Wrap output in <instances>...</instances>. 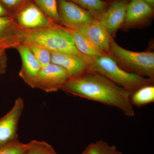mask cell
<instances>
[{"label": "cell", "instance_id": "obj_8", "mask_svg": "<svg viewBox=\"0 0 154 154\" xmlns=\"http://www.w3.org/2000/svg\"><path fill=\"white\" fill-rule=\"evenodd\" d=\"M57 5L60 23L63 27L79 28L95 19L87 10L67 0H57Z\"/></svg>", "mask_w": 154, "mask_h": 154}, {"label": "cell", "instance_id": "obj_3", "mask_svg": "<svg viewBox=\"0 0 154 154\" xmlns=\"http://www.w3.org/2000/svg\"><path fill=\"white\" fill-rule=\"evenodd\" d=\"M88 66L89 70L99 73L106 77L124 88L131 95L141 87L153 84L154 80L125 70L110 54H105L92 58Z\"/></svg>", "mask_w": 154, "mask_h": 154}, {"label": "cell", "instance_id": "obj_23", "mask_svg": "<svg viewBox=\"0 0 154 154\" xmlns=\"http://www.w3.org/2000/svg\"><path fill=\"white\" fill-rule=\"evenodd\" d=\"M28 0H0V2L9 11L10 10L17 11Z\"/></svg>", "mask_w": 154, "mask_h": 154}, {"label": "cell", "instance_id": "obj_18", "mask_svg": "<svg viewBox=\"0 0 154 154\" xmlns=\"http://www.w3.org/2000/svg\"><path fill=\"white\" fill-rule=\"evenodd\" d=\"M84 151L85 154H123L115 146L102 140L90 144Z\"/></svg>", "mask_w": 154, "mask_h": 154}, {"label": "cell", "instance_id": "obj_9", "mask_svg": "<svg viewBox=\"0 0 154 154\" xmlns=\"http://www.w3.org/2000/svg\"><path fill=\"white\" fill-rule=\"evenodd\" d=\"M73 29L84 34L102 52L109 54L112 38L100 20L95 19L85 25Z\"/></svg>", "mask_w": 154, "mask_h": 154}, {"label": "cell", "instance_id": "obj_27", "mask_svg": "<svg viewBox=\"0 0 154 154\" xmlns=\"http://www.w3.org/2000/svg\"><path fill=\"white\" fill-rule=\"evenodd\" d=\"M103 2H105L109 3L110 1V2H116V1H118V0H102Z\"/></svg>", "mask_w": 154, "mask_h": 154}, {"label": "cell", "instance_id": "obj_17", "mask_svg": "<svg viewBox=\"0 0 154 154\" xmlns=\"http://www.w3.org/2000/svg\"><path fill=\"white\" fill-rule=\"evenodd\" d=\"M45 15L56 24L60 23L58 13L57 0H32Z\"/></svg>", "mask_w": 154, "mask_h": 154}, {"label": "cell", "instance_id": "obj_14", "mask_svg": "<svg viewBox=\"0 0 154 154\" xmlns=\"http://www.w3.org/2000/svg\"><path fill=\"white\" fill-rule=\"evenodd\" d=\"M65 28L72 37L77 49L82 54L88 58L89 62L92 58L105 54L96 47L85 36L79 31L73 28Z\"/></svg>", "mask_w": 154, "mask_h": 154}, {"label": "cell", "instance_id": "obj_1", "mask_svg": "<svg viewBox=\"0 0 154 154\" xmlns=\"http://www.w3.org/2000/svg\"><path fill=\"white\" fill-rule=\"evenodd\" d=\"M61 90L116 107L129 117L134 116L129 92L96 72L88 70L79 76L69 78Z\"/></svg>", "mask_w": 154, "mask_h": 154}, {"label": "cell", "instance_id": "obj_24", "mask_svg": "<svg viewBox=\"0 0 154 154\" xmlns=\"http://www.w3.org/2000/svg\"><path fill=\"white\" fill-rule=\"evenodd\" d=\"M6 50L0 49V75L5 72L7 66V58Z\"/></svg>", "mask_w": 154, "mask_h": 154}, {"label": "cell", "instance_id": "obj_12", "mask_svg": "<svg viewBox=\"0 0 154 154\" xmlns=\"http://www.w3.org/2000/svg\"><path fill=\"white\" fill-rule=\"evenodd\" d=\"M15 48L18 51L22 61L19 76L28 86L33 88L41 67L28 46L20 45Z\"/></svg>", "mask_w": 154, "mask_h": 154}, {"label": "cell", "instance_id": "obj_15", "mask_svg": "<svg viewBox=\"0 0 154 154\" xmlns=\"http://www.w3.org/2000/svg\"><path fill=\"white\" fill-rule=\"evenodd\" d=\"M90 12L95 19L100 20L109 7L102 0H67Z\"/></svg>", "mask_w": 154, "mask_h": 154}, {"label": "cell", "instance_id": "obj_29", "mask_svg": "<svg viewBox=\"0 0 154 154\" xmlns=\"http://www.w3.org/2000/svg\"></svg>", "mask_w": 154, "mask_h": 154}, {"label": "cell", "instance_id": "obj_5", "mask_svg": "<svg viewBox=\"0 0 154 154\" xmlns=\"http://www.w3.org/2000/svg\"><path fill=\"white\" fill-rule=\"evenodd\" d=\"M12 17L18 26L25 29H39L57 24L45 15L32 0L27 1L15 11Z\"/></svg>", "mask_w": 154, "mask_h": 154}, {"label": "cell", "instance_id": "obj_2", "mask_svg": "<svg viewBox=\"0 0 154 154\" xmlns=\"http://www.w3.org/2000/svg\"><path fill=\"white\" fill-rule=\"evenodd\" d=\"M0 40V49L15 48L20 45H36L52 52L68 53L89 60L77 49L71 35L65 27L56 24L46 28L25 29L15 21Z\"/></svg>", "mask_w": 154, "mask_h": 154}, {"label": "cell", "instance_id": "obj_21", "mask_svg": "<svg viewBox=\"0 0 154 154\" xmlns=\"http://www.w3.org/2000/svg\"><path fill=\"white\" fill-rule=\"evenodd\" d=\"M29 146V143H23L16 141L0 148V154H25Z\"/></svg>", "mask_w": 154, "mask_h": 154}, {"label": "cell", "instance_id": "obj_20", "mask_svg": "<svg viewBox=\"0 0 154 154\" xmlns=\"http://www.w3.org/2000/svg\"><path fill=\"white\" fill-rule=\"evenodd\" d=\"M25 154H56L52 146L44 141L32 140Z\"/></svg>", "mask_w": 154, "mask_h": 154}, {"label": "cell", "instance_id": "obj_28", "mask_svg": "<svg viewBox=\"0 0 154 154\" xmlns=\"http://www.w3.org/2000/svg\"><path fill=\"white\" fill-rule=\"evenodd\" d=\"M81 154H85V151H84Z\"/></svg>", "mask_w": 154, "mask_h": 154}, {"label": "cell", "instance_id": "obj_4", "mask_svg": "<svg viewBox=\"0 0 154 154\" xmlns=\"http://www.w3.org/2000/svg\"><path fill=\"white\" fill-rule=\"evenodd\" d=\"M109 54L126 71L154 80V52L128 50L119 46L112 38Z\"/></svg>", "mask_w": 154, "mask_h": 154}, {"label": "cell", "instance_id": "obj_25", "mask_svg": "<svg viewBox=\"0 0 154 154\" xmlns=\"http://www.w3.org/2000/svg\"><path fill=\"white\" fill-rule=\"evenodd\" d=\"M11 16L10 11L0 2V17H9Z\"/></svg>", "mask_w": 154, "mask_h": 154}, {"label": "cell", "instance_id": "obj_19", "mask_svg": "<svg viewBox=\"0 0 154 154\" xmlns=\"http://www.w3.org/2000/svg\"><path fill=\"white\" fill-rule=\"evenodd\" d=\"M26 46L29 48L41 67L51 63V52L48 49L36 45Z\"/></svg>", "mask_w": 154, "mask_h": 154}, {"label": "cell", "instance_id": "obj_16", "mask_svg": "<svg viewBox=\"0 0 154 154\" xmlns=\"http://www.w3.org/2000/svg\"><path fill=\"white\" fill-rule=\"evenodd\" d=\"M131 101L132 105L137 107L154 102V86L148 85L141 87L131 95Z\"/></svg>", "mask_w": 154, "mask_h": 154}, {"label": "cell", "instance_id": "obj_6", "mask_svg": "<svg viewBox=\"0 0 154 154\" xmlns=\"http://www.w3.org/2000/svg\"><path fill=\"white\" fill-rule=\"evenodd\" d=\"M69 76L62 67L53 63L41 67L36 77L33 88H38L47 93L61 90Z\"/></svg>", "mask_w": 154, "mask_h": 154}, {"label": "cell", "instance_id": "obj_11", "mask_svg": "<svg viewBox=\"0 0 154 154\" xmlns=\"http://www.w3.org/2000/svg\"><path fill=\"white\" fill-rule=\"evenodd\" d=\"M129 0H118L107 8L100 21L110 36L124 23Z\"/></svg>", "mask_w": 154, "mask_h": 154}, {"label": "cell", "instance_id": "obj_7", "mask_svg": "<svg viewBox=\"0 0 154 154\" xmlns=\"http://www.w3.org/2000/svg\"><path fill=\"white\" fill-rule=\"evenodd\" d=\"M24 108L23 99L18 98L11 110L0 118V148L18 140V125Z\"/></svg>", "mask_w": 154, "mask_h": 154}, {"label": "cell", "instance_id": "obj_22", "mask_svg": "<svg viewBox=\"0 0 154 154\" xmlns=\"http://www.w3.org/2000/svg\"><path fill=\"white\" fill-rule=\"evenodd\" d=\"M14 21L12 16L0 17V40L5 36Z\"/></svg>", "mask_w": 154, "mask_h": 154}, {"label": "cell", "instance_id": "obj_10", "mask_svg": "<svg viewBox=\"0 0 154 154\" xmlns=\"http://www.w3.org/2000/svg\"><path fill=\"white\" fill-rule=\"evenodd\" d=\"M51 52V63L64 69L69 79L79 76L89 70L88 61L84 58L68 53Z\"/></svg>", "mask_w": 154, "mask_h": 154}, {"label": "cell", "instance_id": "obj_26", "mask_svg": "<svg viewBox=\"0 0 154 154\" xmlns=\"http://www.w3.org/2000/svg\"><path fill=\"white\" fill-rule=\"evenodd\" d=\"M147 4H149L150 5L153 6L154 5V0H143Z\"/></svg>", "mask_w": 154, "mask_h": 154}, {"label": "cell", "instance_id": "obj_13", "mask_svg": "<svg viewBox=\"0 0 154 154\" xmlns=\"http://www.w3.org/2000/svg\"><path fill=\"white\" fill-rule=\"evenodd\" d=\"M153 12L152 6L143 0H131L123 24L132 25L140 23L152 16Z\"/></svg>", "mask_w": 154, "mask_h": 154}]
</instances>
